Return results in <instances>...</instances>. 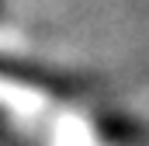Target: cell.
Masks as SVG:
<instances>
[{
    "label": "cell",
    "mask_w": 149,
    "mask_h": 146,
    "mask_svg": "<svg viewBox=\"0 0 149 146\" xmlns=\"http://www.w3.org/2000/svg\"><path fill=\"white\" fill-rule=\"evenodd\" d=\"M0 146H31V143H24L21 136H14V132H10V125L0 118Z\"/></svg>",
    "instance_id": "3"
},
{
    "label": "cell",
    "mask_w": 149,
    "mask_h": 146,
    "mask_svg": "<svg viewBox=\"0 0 149 146\" xmlns=\"http://www.w3.org/2000/svg\"><path fill=\"white\" fill-rule=\"evenodd\" d=\"M0 73L14 84H24V87H35L42 94H52V98H80L83 94V84H76L70 77H59L52 70H42L35 63H7L0 59Z\"/></svg>",
    "instance_id": "1"
},
{
    "label": "cell",
    "mask_w": 149,
    "mask_h": 146,
    "mask_svg": "<svg viewBox=\"0 0 149 146\" xmlns=\"http://www.w3.org/2000/svg\"><path fill=\"white\" fill-rule=\"evenodd\" d=\"M97 129L108 143H118V146H142L146 139L139 136V125L128 122V118H118V115H101L97 118Z\"/></svg>",
    "instance_id": "2"
}]
</instances>
